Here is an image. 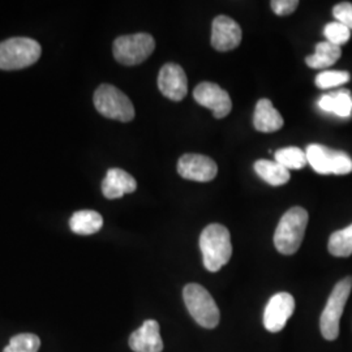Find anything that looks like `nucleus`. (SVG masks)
I'll use <instances>...</instances> for the list:
<instances>
[{
  "instance_id": "nucleus-1",
  "label": "nucleus",
  "mask_w": 352,
  "mask_h": 352,
  "mask_svg": "<svg viewBox=\"0 0 352 352\" xmlns=\"http://www.w3.org/2000/svg\"><path fill=\"white\" fill-rule=\"evenodd\" d=\"M200 250L205 267L212 273L221 270L232 256L231 236L226 227L218 223L205 227L200 236Z\"/></svg>"
},
{
  "instance_id": "nucleus-2",
  "label": "nucleus",
  "mask_w": 352,
  "mask_h": 352,
  "mask_svg": "<svg viewBox=\"0 0 352 352\" xmlns=\"http://www.w3.org/2000/svg\"><path fill=\"white\" fill-rule=\"evenodd\" d=\"M308 212L302 206H294L282 215L274 234V244L279 253L294 254L302 245L308 225Z\"/></svg>"
},
{
  "instance_id": "nucleus-3",
  "label": "nucleus",
  "mask_w": 352,
  "mask_h": 352,
  "mask_svg": "<svg viewBox=\"0 0 352 352\" xmlns=\"http://www.w3.org/2000/svg\"><path fill=\"white\" fill-rule=\"evenodd\" d=\"M42 47L36 39L14 37L0 43V69L16 71L23 69L37 62Z\"/></svg>"
},
{
  "instance_id": "nucleus-4",
  "label": "nucleus",
  "mask_w": 352,
  "mask_h": 352,
  "mask_svg": "<svg viewBox=\"0 0 352 352\" xmlns=\"http://www.w3.org/2000/svg\"><path fill=\"white\" fill-rule=\"evenodd\" d=\"M351 291L352 277L343 278L331 291L320 318L321 334L325 340H336L338 338L340 317Z\"/></svg>"
},
{
  "instance_id": "nucleus-5",
  "label": "nucleus",
  "mask_w": 352,
  "mask_h": 352,
  "mask_svg": "<svg viewBox=\"0 0 352 352\" xmlns=\"http://www.w3.org/2000/svg\"><path fill=\"white\" fill-rule=\"evenodd\" d=\"M186 307L195 321L205 329H214L219 324V309L208 289L197 283H189L183 289Z\"/></svg>"
},
{
  "instance_id": "nucleus-6",
  "label": "nucleus",
  "mask_w": 352,
  "mask_h": 352,
  "mask_svg": "<svg viewBox=\"0 0 352 352\" xmlns=\"http://www.w3.org/2000/svg\"><path fill=\"white\" fill-rule=\"evenodd\" d=\"M97 111L113 120L131 122L135 118V107L126 94L110 84H102L94 93Z\"/></svg>"
},
{
  "instance_id": "nucleus-7",
  "label": "nucleus",
  "mask_w": 352,
  "mask_h": 352,
  "mask_svg": "<svg viewBox=\"0 0 352 352\" xmlns=\"http://www.w3.org/2000/svg\"><path fill=\"white\" fill-rule=\"evenodd\" d=\"M307 161L317 174L347 175L352 171V160L344 151H333L320 144H311L305 149Z\"/></svg>"
},
{
  "instance_id": "nucleus-8",
  "label": "nucleus",
  "mask_w": 352,
  "mask_h": 352,
  "mask_svg": "<svg viewBox=\"0 0 352 352\" xmlns=\"http://www.w3.org/2000/svg\"><path fill=\"white\" fill-rule=\"evenodd\" d=\"M155 49V41L148 33L122 36L113 42V58L124 65L145 62Z\"/></svg>"
},
{
  "instance_id": "nucleus-9",
  "label": "nucleus",
  "mask_w": 352,
  "mask_h": 352,
  "mask_svg": "<svg viewBox=\"0 0 352 352\" xmlns=\"http://www.w3.org/2000/svg\"><path fill=\"white\" fill-rule=\"evenodd\" d=\"M195 101L204 107L212 110L214 118L222 119L231 113L232 102L226 90L214 82H201L193 90Z\"/></svg>"
},
{
  "instance_id": "nucleus-10",
  "label": "nucleus",
  "mask_w": 352,
  "mask_h": 352,
  "mask_svg": "<svg viewBox=\"0 0 352 352\" xmlns=\"http://www.w3.org/2000/svg\"><path fill=\"white\" fill-rule=\"evenodd\" d=\"M295 311V299L289 292H278L270 298L264 312V325L267 331L278 333L286 327Z\"/></svg>"
},
{
  "instance_id": "nucleus-11",
  "label": "nucleus",
  "mask_w": 352,
  "mask_h": 352,
  "mask_svg": "<svg viewBox=\"0 0 352 352\" xmlns=\"http://www.w3.org/2000/svg\"><path fill=\"white\" fill-rule=\"evenodd\" d=\"M177 173L187 180L206 183L217 176L218 166L210 157L202 154H184L177 162Z\"/></svg>"
},
{
  "instance_id": "nucleus-12",
  "label": "nucleus",
  "mask_w": 352,
  "mask_h": 352,
  "mask_svg": "<svg viewBox=\"0 0 352 352\" xmlns=\"http://www.w3.org/2000/svg\"><path fill=\"white\" fill-rule=\"evenodd\" d=\"M158 88L166 98L183 101L188 93V80L184 69L179 64H164L158 75Z\"/></svg>"
},
{
  "instance_id": "nucleus-13",
  "label": "nucleus",
  "mask_w": 352,
  "mask_h": 352,
  "mask_svg": "<svg viewBox=\"0 0 352 352\" xmlns=\"http://www.w3.org/2000/svg\"><path fill=\"white\" fill-rule=\"evenodd\" d=\"M241 38V28L235 20L227 16H217L214 19L212 45L215 50L221 52L234 50L239 46Z\"/></svg>"
},
{
  "instance_id": "nucleus-14",
  "label": "nucleus",
  "mask_w": 352,
  "mask_h": 352,
  "mask_svg": "<svg viewBox=\"0 0 352 352\" xmlns=\"http://www.w3.org/2000/svg\"><path fill=\"white\" fill-rule=\"evenodd\" d=\"M129 347L135 352H162L164 342L160 333V324L146 320L129 337Z\"/></svg>"
},
{
  "instance_id": "nucleus-15",
  "label": "nucleus",
  "mask_w": 352,
  "mask_h": 352,
  "mask_svg": "<svg viewBox=\"0 0 352 352\" xmlns=\"http://www.w3.org/2000/svg\"><path fill=\"white\" fill-rule=\"evenodd\" d=\"M138 188L135 177L122 168H110L102 182V193L106 199H120L126 193H132Z\"/></svg>"
},
{
  "instance_id": "nucleus-16",
  "label": "nucleus",
  "mask_w": 352,
  "mask_h": 352,
  "mask_svg": "<svg viewBox=\"0 0 352 352\" xmlns=\"http://www.w3.org/2000/svg\"><path fill=\"white\" fill-rule=\"evenodd\" d=\"M285 124V120L273 103L263 98L257 102L253 115V126L258 132L272 133L279 131Z\"/></svg>"
},
{
  "instance_id": "nucleus-17",
  "label": "nucleus",
  "mask_w": 352,
  "mask_h": 352,
  "mask_svg": "<svg viewBox=\"0 0 352 352\" xmlns=\"http://www.w3.org/2000/svg\"><path fill=\"white\" fill-rule=\"evenodd\" d=\"M321 110L340 118H349L352 113V97L349 90H337L322 96L318 101Z\"/></svg>"
},
{
  "instance_id": "nucleus-18",
  "label": "nucleus",
  "mask_w": 352,
  "mask_h": 352,
  "mask_svg": "<svg viewBox=\"0 0 352 352\" xmlns=\"http://www.w3.org/2000/svg\"><path fill=\"white\" fill-rule=\"evenodd\" d=\"M103 226V218L94 210L76 212L69 219V227L77 235H93Z\"/></svg>"
},
{
  "instance_id": "nucleus-19",
  "label": "nucleus",
  "mask_w": 352,
  "mask_h": 352,
  "mask_svg": "<svg viewBox=\"0 0 352 352\" xmlns=\"http://www.w3.org/2000/svg\"><path fill=\"white\" fill-rule=\"evenodd\" d=\"M342 50L340 46H336L330 42H320L316 46V51L314 55L307 56L305 63L311 68H327L331 67L333 64L337 63L340 60Z\"/></svg>"
},
{
  "instance_id": "nucleus-20",
  "label": "nucleus",
  "mask_w": 352,
  "mask_h": 352,
  "mask_svg": "<svg viewBox=\"0 0 352 352\" xmlns=\"http://www.w3.org/2000/svg\"><path fill=\"white\" fill-rule=\"evenodd\" d=\"M254 171L270 186H283L289 180V171L282 164L273 161L260 160L254 164Z\"/></svg>"
},
{
  "instance_id": "nucleus-21",
  "label": "nucleus",
  "mask_w": 352,
  "mask_h": 352,
  "mask_svg": "<svg viewBox=\"0 0 352 352\" xmlns=\"http://www.w3.org/2000/svg\"><path fill=\"white\" fill-rule=\"evenodd\" d=\"M327 248L336 257H350L352 254V225L333 232Z\"/></svg>"
},
{
  "instance_id": "nucleus-22",
  "label": "nucleus",
  "mask_w": 352,
  "mask_h": 352,
  "mask_svg": "<svg viewBox=\"0 0 352 352\" xmlns=\"http://www.w3.org/2000/svg\"><path fill=\"white\" fill-rule=\"evenodd\" d=\"M274 158H276V162L282 164L289 171V170H300L305 164H308L305 151H302L300 148H296V146L279 149L276 151Z\"/></svg>"
},
{
  "instance_id": "nucleus-23",
  "label": "nucleus",
  "mask_w": 352,
  "mask_h": 352,
  "mask_svg": "<svg viewBox=\"0 0 352 352\" xmlns=\"http://www.w3.org/2000/svg\"><path fill=\"white\" fill-rule=\"evenodd\" d=\"M41 347V340L36 334L23 333L17 334L10 340V344L3 352H38Z\"/></svg>"
},
{
  "instance_id": "nucleus-24",
  "label": "nucleus",
  "mask_w": 352,
  "mask_h": 352,
  "mask_svg": "<svg viewBox=\"0 0 352 352\" xmlns=\"http://www.w3.org/2000/svg\"><path fill=\"white\" fill-rule=\"evenodd\" d=\"M350 81V74L346 71H324L316 77V85L320 89L337 88Z\"/></svg>"
},
{
  "instance_id": "nucleus-25",
  "label": "nucleus",
  "mask_w": 352,
  "mask_h": 352,
  "mask_svg": "<svg viewBox=\"0 0 352 352\" xmlns=\"http://www.w3.org/2000/svg\"><path fill=\"white\" fill-rule=\"evenodd\" d=\"M324 34L327 37V42L336 45V46H342L347 43L351 37V30L347 26L340 24V23H330L325 26Z\"/></svg>"
},
{
  "instance_id": "nucleus-26",
  "label": "nucleus",
  "mask_w": 352,
  "mask_h": 352,
  "mask_svg": "<svg viewBox=\"0 0 352 352\" xmlns=\"http://www.w3.org/2000/svg\"><path fill=\"white\" fill-rule=\"evenodd\" d=\"M333 14L337 20V23H340L344 26H347L350 30H352V4L351 3H340L333 8Z\"/></svg>"
},
{
  "instance_id": "nucleus-27",
  "label": "nucleus",
  "mask_w": 352,
  "mask_h": 352,
  "mask_svg": "<svg viewBox=\"0 0 352 352\" xmlns=\"http://www.w3.org/2000/svg\"><path fill=\"white\" fill-rule=\"evenodd\" d=\"M270 6H272V10L278 16H287L298 8L299 1L298 0H274L270 3Z\"/></svg>"
}]
</instances>
